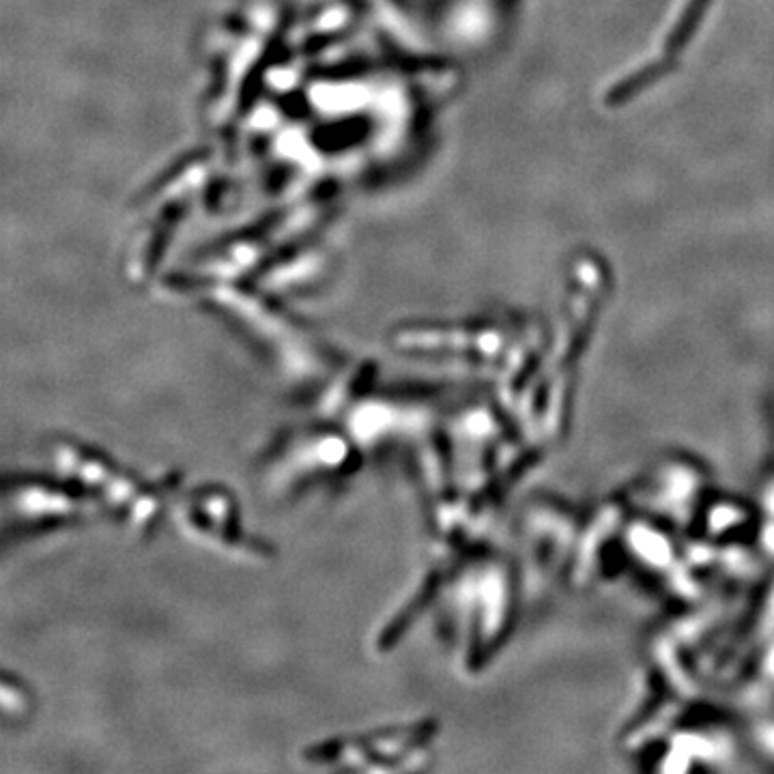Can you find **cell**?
<instances>
[{"label":"cell","mask_w":774,"mask_h":774,"mask_svg":"<svg viewBox=\"0 0 774 774\" xmlns=\"http://www.w3.org/2000/svg\"><path fill=\"white\" fill-rule=\"evenodd\" d=\"M48 456L63 478L78 484L104 514L136 536H149L164 519L160 484H147L110 456L69 437L48 441Z\"/></svg>","instance_id":"obj_1"},{"label":"cell","mask_w":774,"mask_h":774,"mask_svg":"<svg viewBox=\"0 0 774 774\" xmlns=\"http://www.w3.org/2000/svg\"><path fill=\"white\" fill-rule=\"evenodd\" d=\"M351 435L332 426H297L282 433L263 456L261 484L274 497H295L351 476L355 450Z\"/></svg>","instance_id":"obj_2"},{"label":"cell","mask_w":774,"mask_h":774,"mask_svg":"<svg viewBox=\"0 0 774 774\" xmlns=\"http://www.w3.org/2000/svg\"><path fill=\"white\" fill-rule=\"evenodd\" d=\"M99 506L67 478L16 476L5 478V536H35L93 519Z\"/></svg>","instance_id":"obj_3"},{"label":"cell","mask_w":774,"mask_h":774,"mask_svg":"<svg viewBox=\"0 0 774 774\" xmlns=\"http://www.w3.org/2000/svg\"><path fill=\"white\" fill-rule=\"evenodd\" d=\"M181 532L194 542L205 544L211 551H220L243 562H261L269 557V547L246 532L241 523L235 497L215 484L198 486L183 495L175 506Z\"/></svg>","instance_id":"obj_4"},{"label":"cell","mask_w":774,"mask_h":774,"mask_svg":"<svg viewBox=\"0 0 774 774\" xmlns=\"http://www.w3.org/2000/svg\"><path fill=\"white\" fill-rule=\"evenodd\" d=\"M411 729L387 727L360 738L332 740L306 751L308 764L347 770H396L411 755Z\"/></svg>","instance_id":"obj_5"},{"label":"cell","mask_w":774,"mask_h":774,"mask_svg":"<svg viewBox=\"0 0 774 774\" xmlns=\"http://www.w3.org/2000/svg\"><path fill=\"white\" fill-rule=\"evenodd\" d=\"M33 695L28 688L20 682L13 680L9 673L3 678V712L11 721H22L33 712Z\"/></svg>","instance_id":"obj_6"}]
</instances>
